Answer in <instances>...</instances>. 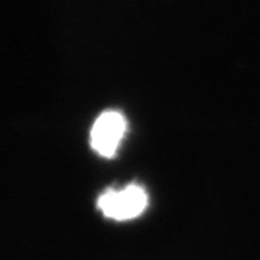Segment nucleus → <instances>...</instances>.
<instances>
[{
	"label": "nucleus",
	"instance_id": "f257e3e1",
	"mask_svg": "<svg viewBox=\"0 0 260 260\" xmlns=\"http://www.w3.org/2000/svg\"><path fill=\"white\" fill-rule=\"evenodd\" d=\"M149 198L143 186L130 184L124 188L106 189L97 198V208L104 217L126 221L139 217L148 207Z\"/></svg>",
	"mask_w": 260,
	"mask_h": 260
},
{
	"label": "nucleus",
	"instance_id": "f03ea898",
	"mask_svg": "<svg viewBox=\"0 0 260 260\" xmlns=\"http://www.w3.org/2000/svg\"><path fill=\"white\" fill-rule=\"evenodd\" d=\"M127 121L120 112H103L90 132V145L103 158H113L126 135Z\"/></svg>",
	"mask_w": 260,
	"mask_h": 260
}]
</instances>
